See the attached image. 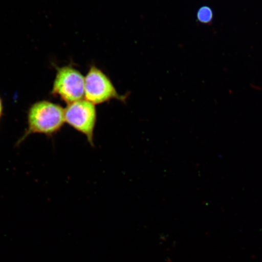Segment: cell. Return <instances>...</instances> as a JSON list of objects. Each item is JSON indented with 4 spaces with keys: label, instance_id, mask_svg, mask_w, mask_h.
I'll return each mask as SVG.
<instances>
[{
    "label": "cell",
    "instance_id": "1",
    "mask_svg": "<svg viewBox=\"0 0 262 262\" xmlns=\"http://www.w3.org/2000/svg\"><path fill=\"white\" fill-rule=\"evenodd\" d=\"M28 122L29 129L26 136L31 133H54L65 122L64 110L49 101H41L31 108Z\"/></svg>",
    "mask_w": 262,
    "mask_h": 262
},
{
    "label": "cell",
    "instance_id": "2",
    "mask_svg": "<svg viewBox=\"0 0 262 262\" xmlns=\"http://www.w3.org/2000/svg\"><path fill=\"white\" fill-rule=\"evenodd\" d=\"M126 96L118 93L112 81L100 69L93 66L84 77V99L95 105L111 100L125 101Z\"/></svg>",
    "mask_w": 262,
    "mask_h": 262
},
{
    "label": "cell",
    "instance_id": "3",
    "mask_svg": "<svg viewBox=\"0 0 262 262\" xmlns=\"http://www.w3.org/2000/svg\"><path fill=\"white\" fill-rule=\"evenodd\" d=\"M64 121L86 136L88 142L94 146V129L97 122L95 104L86 99L69 104L64 110Z\"/></svg>",
    "mask_w": 262,
    "mask_h": 262
},
{
    "label": "cell",
    "instance_id": "4",
    "mask_svg": "<svg viewBox=\"0 0 262 262\" xmlns=\"http://www.w3.org/2000/svg\"><path fill=\"white\" fill-rule=\"evenodd\" d=\"M54 93L68 104L84 97V77L71 67L59 70L54 85Z\"/></svg>",
    "mask_w": 262,
    "mask_h": 262
},
{
    "label": "cell",
    "instance_id": "5",
    "mask_svg": "<svg viewBox=\"0 0 262 262\" xmlns=\"http://www.w3.org/2000/svg\"><path fill=\"white\" fill-rule=\"evenodd\" d=\"M213 16L214 14L212 10L207 6H203L196 13V18L202 24H210L212 21Z\"/></svg>",
    "mask_w": 262,
    "mask_h": 262
},
{
    "label": "cell",
    "instance_id": "6",
    "mask_svg": "<svg viewBox=\"0 0 262 262\" xmlns=\"http://www.w3.org/2000/svg\"><path fill=\"white\" fill-rule=\"evenodd\" d=\"M2 112V104L1 100H0V116H1Z\"/></svg>",
    "mask_w": 262,
    "mask_h": 262
}]
</instances>
